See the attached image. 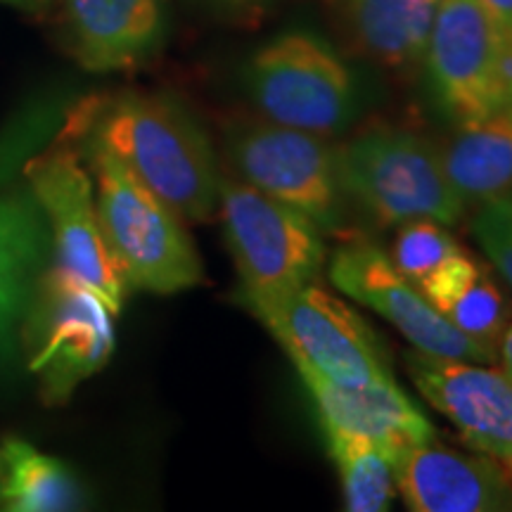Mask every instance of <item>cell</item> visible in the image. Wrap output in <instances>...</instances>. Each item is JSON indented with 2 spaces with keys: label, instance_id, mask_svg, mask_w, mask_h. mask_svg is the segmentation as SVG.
<instances>
[{
  "label": "cell",
  "instance_id": "obj_16",
  "mask_svg": "<svg viewBox=\"0 0 512 512\" xmlns=\"http://www.w3.org/2000/svg\"><path fill=\"white\" fill-rule=\"evenodd\" d=\"M53 256L48 221L27 183L0 188V354L22 328Z\"/></svg>",
  "mask_w": 512,
  "mask_h": 512
},
{
  "label": "cell",
  "instance_id": "obj_26",
  "mask_svg": "<svg viewBox=\"0 0 512 512\" xmlns=\"http://www.w3.org/2000/svg\"><path fill=\"white\" fill-rule=\"evenodd\" d=\"M498 356H501L503 363V373L512 380V320L508 323V328L503 330L501 339H498Z\"/></svg>",
  "mask_w": 512,
  "mask_h": 512
},
{
  "label": "cell",
  "instance_id": "obj_27",
  "mask_svg": "<svg viewBox=\"0 0 512 512\" xmlns=\"http://www.w3.org/2000/svg\"><path fill=\"white\" fill-rule=\"evenodd\" d=\"M230 5H247V3H254V0H226Z\"/></svg>",
  "mask_w": 512,
  "mask_h": 512
},
{
  "label": "cell",
  "instance_id": "obj_6",
  "mask_svg": "<svg viewBox=\"0 0 512 512\" xmlns=\"http://www.w3.org/2000/svg\"><path fill=\"white\" fill-rule=\"evenodd\" d=\"M219 209L245 302L297 290L323 271V230L302 211L230 178H221Z\"/></svg>",
  "mask_w": 512,
  "mask_h": 512
},
{
  "label": "cell",
  "instance_id": "obj_4",
  "mask_svg": "<svg viewBox=\"0 0 512 512\" xmlns=\"http://www.w3.org/2000/svg\"><path fill=\"white\" fill-rule=\"evenodd\" d=\"M22 176L48 221L53 266L91 287L119 316L131 287L102 233L93 176L81 162L76 140L62 131L53 145L24 164Z\"/></svg>",
  "mask_w": 512,
  "mask_h": 512
},
{
  "label": "cell",
  "instance_id": "obj_11",
  "mask_svg": "<svg viewBox=\"0 0 512 512\" xmlns=\"http://www.w3.org/2000/svg\"><path fill=\"white\" fill-rule=\"evenodd\" d=\"M328 275L339 292L392 323L413 349L477 363H494L498 358L496 347L448 323L420 287L394 266L392 256L373 242L349 240L337 247L328 261Z\"/></svg>",
  "mask_w": 512,
  "mask_h": 512
},
{
  "label": "cell",
  "instance_id": "obj_12",
  "mask_svg": "<svg viewBox=\"0 0 512 512\" xmlns=\"http://www.w3.org/2000/svg\"><path fill=\"white\" fill-rule=\"evenodd\" d=\"M406 368L432 408L470 448L512 465V380L489 363L408 351Z\"/></svg>",
  "mask_w": 512,
  "mask_h": 512
},
{
  "label": "cell",
  "instance_id": "obj_1",
  "mask_svg": "<svg viewBox=\"0 0 512 512\" xmlns=\"http://www.w3.org/2000/svg\"><path fill=\"white\" fill-rule=\"evenodd\" d=\"M64 131L110 152L185 223L219 209L221 176L202 126L159 95H119L74 112Z\"/></svg>",
  "mask_w": 512,
  "mask_h": 512
},
{
  "label": "cell",
  "instance_id": "obj_7",
  "mask_svg": "<svg viewBox=\"0 0 512 512\" xmlns=\"http://www.w3.org/2000/svg\"><path fill=\"white\" fill-rule=\"evenodd\" d=\"M245 81L268 121L330 138L358 110V86L347 62L323 38L290 31L256 50Z\"/></svg>",
  "mask_w": 512,
  "mask_h": 512
},
{
  "label": "cell",
  "instance_id": "obj_25",
  "mask_svg": "<svg viewBox=\"0 0 512 512\" xmlns=\"http://www.w3.org/2000/svg\"><path fill=\"white\" fill-rule=\"evenodd\" d=\"M479 3L484 5L501 41L512 48V0H479Z\"/></svg>",
  "mask_w": 512,
  "mask_h": 512
},
{
  "label": "cell",
  "instance_id": "obj_15",
  "mask_svg": "<svg viewBox=\"0 0 512 512\" xmlns=\"http://www.w3.org/2000/svg\"><path fill=\"white\" fill-rule=\"evenodd\" d=\"M72 53L95 74L138 67L164 36L162 0H64Z\"/></svg>",
  "mask_w": 512,
  "mask_h": 512
},
{
  "label": "cell",
  "instance_id": "obj_2",
  "mask_svg": "<svg viewBox=\"0 0 512 512\" xmlns=\"http://www.w3.org/2000/svg\"><path fill=\"white\" fill-rule=\"evenodd\" d=\"M74 140L91 169L102 233L128 287L176 294L200 285L204 268L181 216L110 152Z\"/></svg>",
  "mask_w": 512,
  "mask_h": 512
},
{
  "label": "cell",
  "instance_id": "obj_3",
  "mask_svg": "<svg viewBox=\"0 0 512 512\" xmlns=\"http://www.w3.org/2000/svg\"><path fill=\"white\" fill-rule=\"evenodd\" d=\"M344 195L387 226L430 219L453 226L465 204L448 183L441 150L406 128H368L335 150Z\"/></svg>",
  "mask_w": 512,
  "mask_h": 512
},
{
  "label": "cell",
  "instance_id": "obj_5",
  "mask_svg": "<svg viewBox=\"0 0 512 512\" xmlns=\"http://www.w3.org/2000/svg\"><path fill=\"white\" fill-rule=\"evenodd\" d=\"M19 332L29 370L38 377L43 399L53 406L100 373L117 344L110 306L57 266L46 268L38 280Z\"/></svg>",
  "mask_w": 512,
  "mask_h": 512
},
{
  "label": "cell",
  "instance_id": "obj_9",
  "mask_svg": "<svg viewBox=\"0 0 512 512\" xmlns=\"http://www.w3.org/2000/svg\"><path fill=\"white\" fill-rule=\"evenodd\" d=\"M228 152L252 188L302 211L323 233L339 228L344 190L325 138L273 121L247 124L228 138Z\"/></svg>",
  "mask_w": 512,
  "mask_h": 512
},
{
  "label": "cell",
  "instance_id": "obj_19",
  "mask_svg": "<svg viewBox=\"0 0 512 512\" xmlns=\"http://www.w3.org/2000/svg\"><path fill=\"white\" fill-rule=\"evenodd\" d=\"M83 505V484L62 460L19 437L0 441V510L67 512Z\"/></svg>",
  "mask_w": 512,
  "mask_h": 512
},
{
  "label": "cell",
  "instance_id": "obj_13",
  "mask_svg": "<svg viewBox=\"0 0 512 512\" xmlns=\"http://www.w3.org/2000/svg\"><path fill=\"white\" fill-rule=\"evenodd\" d=\"M396 489L415 512L512 510V477L489 456H467L434 441L394 460Z\"/></svg>",
  "mask_w": 512,
  "mask_h": 512
},
{
  "label": "cell",
  "instance_id": "obj_20",
  "mask_svg": "<svg viewBox=\"0 0 512 512\" xmlns=\"http://www.w3.org/2000/svg\"><path fill=\"white\" fill-rule=\"evenodd\" d=\"M437 0H347L356 41L387 67H408L425 55Z\"/></svg>",
  "mask_w": 512,
  "mask_h": 512
},
{
  "label": "cell",
  "instance_id": "obj_24",
  "mask_svg": "<svg viewBox=\"0 0 512 512\" xmlns=\"http://www.w3.org/2000/svg\"><path fill=\"white\" fill-rule=\"evenodd\" d=\"M48 136L46 121H29V124L17 126L8 136L0 138V188L10 181L12 176L22 174L24 164L38 152V143Z\"/></svg>",
  "mask_w": 512,
  "mask_h": 512
},
{
  "label": "cell",
  "instance_id": "obj_17",
  "mask_svg": "<svg viewBox=\"0 0 512 512\" xmlns=\"http://www.w3.org/2000/svg\"><path fill=\"white\" fill-rule=\"evenodd\" d=\"M441 159L465 207L512 195V107L458 124Z\"/></svg>",
  "mask_w": 512,
  "mask_h": 512
},
{
  "label": "cell",
  "instance_id": "obj_21",
  "mask_svg": "<svg viewBox=\"0 0 512 512\" xmlns=\"http://www.w3.org/2000/svg\"><path fill=\"white\" fill-rule=\"evenodd\" d=\"M325 430V427H323ZM330 458L342 479L344 503L351 512H382L396 494L394 463L373 441L356 434L325 430Z\"/></svg>",
  "mask_w": 512,
  "mask_h": 512
},
{
  "label": "cell",
  "instance_id": "obj_14",
  "mask_svg": "<svg viewBox=\"0 0 512 512\" xmlns=\"http://www.w3.org/2000/svg\"><path fill=\"white\" fill-rule=\"evenodd\" d=\"M325 430L356 434L380 446L392 463L408 448L434 441V425L399 384L384 380L366 387H342L297 363Z\"/></svg>",
  "mask_w": 512,
  "mask_h": 512
},
{
  "label": "cell",
  "instance_id": "obj_28",
  "mask_svg": "<svg viewBox=\"0 0 512 512\" xmlns=\"http://www.w3.org/2000/svg\"><path fill=\"white\" fill-rule=\"evenodd\" d=\"M8 3H31V0H8Z\"/></svg>",
  "mask_w": 512,
  "mask_h": 512
},
{
  "label": "cell",
  "instance_id": "obj_22",
  "mask_svg": "<svg viewBox=\"0 0 512 512\" xmlns=\"http://www.w3.org/2000/svg\"><path fill=\"white\" fill-rule=\"evenodd\" d=\"M460 252L463 247L453 240L444 223L415 219L401 223L394 240L392 261L411 283L420 285L427 275Z\"/></svg>",
  "mask_w": 512,
  "mask_h": 512
},
{
  "label": "cell",
  "instance_id": "obj_29",
  "mask_svg": "<svg viewBox=\"0 0 512 512\" xmlns=\"http://www.w3.org/2000/svg\"><path fill=\"white\" fill-rule=\"evenodd\" d=\"M505 470H508V475L512 477V465H510V467H505Z\"/></svg>",
  "mask_w": 512,
  "mask_h": 512
},
{
  "label": "cell",
  "instance_id": "obj_23",
  "mask_svg": "<svg viewBox=\"0 0 512 512\" xmlns=\"http://www.w3.org/2000/svg\"><path fill=\"white\" fill-rule=\"evenodd\" d=\"M472 235L512 287V195L479 204L472 219Z\"/></svg>",
  "mask_w": 512,
  "mask_h": 512
},
{
  "label": "cell",
  "instance_id": "obj_18",
  "mask_svg": "<svg viewBox=\"0 0 512 512\" xmlns=\"http://www.w3.org/2000/svg\"><path fill=\"white\" fill-rule=\"evenodd\" d=\"M418 287L448 323L498 349V339L512 320L510 304L475 259L465 252L451 256Z\"/></svg>",
  "mask_w": 512,
  "mask_h": 512
},
{
  "label": "cell",
  "instance_id": "obj_10",
  "mask_svg": "<svg viewBox=\"0 0 512 512\" xmlns=\"http://www.w3.org/2000/svg\"><path fill=\"white\" fill-rule=\"evenodd\" d=\"M508 48L479 0H437L425 57L434 95L456 124L510 110Z\"/></svg>",
  "mask_w": 512,
  "mask_h": 512
},
{
  "label": "cell",
  "instance_id": "obj_8",
  "mask_svg": "<svg viewBox=\"0 0 512 512\" xmlns=\"http://www.w3.org/2000/svg\"><path fill=\"white\" fill-rule=\"evenodd\" d=\"M245 304L283 344L294 366H309L342 387H366L394 377L373 328L316 283Z\"/></svg>",
  "mask_w": 512,
  "mask_h": 512
}]
</instances>
